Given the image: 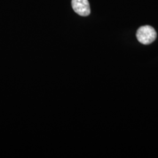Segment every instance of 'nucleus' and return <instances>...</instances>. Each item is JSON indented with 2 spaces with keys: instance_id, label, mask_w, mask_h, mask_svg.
<instances>
[{
  "instance_id": "f257e3e1",
  "label": "nucleus",
  "mask_w": 158,
  "mask_h": 158,
  "mask_svg": "<svg viewBox=\"0 0 158 158\" xmlns=\"http://www.w3.org/2000/svg\"><path fill=\"white\" fill-rule=\"evenodd\" d=\"M136 37L141 44L149 45L155 40L157 37V32L151 26H142L137 30Z\"/></svg>"
},
{
  "instance_id": "f03ea898",
  "label": "nucleus",
  "mask_w": 158,
  "mask_h": 158,
  "mask_svg": "<svg viewBox=\"0 0 158 158\" xmlns=\"http://www.w3.org/2000/svg\"><path fill=\"white\" fill-rule=\"evenodd\" d=\"M72 7L77 14L87 16L90 14V6L88 0H72Z\"/></svg>"
}]
</instances>
